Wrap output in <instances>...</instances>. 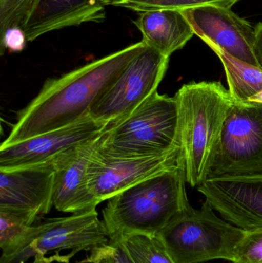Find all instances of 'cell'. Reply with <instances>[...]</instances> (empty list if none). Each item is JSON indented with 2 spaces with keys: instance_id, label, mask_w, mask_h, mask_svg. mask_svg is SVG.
Segmentation results:
<instances>
[{
  "instance_id": "cell-17",
  "label": "cell",
  "mask_w": 262,
  "mask_h": 263,
  "mask_svg": "<svg viewBox=\"0 0 262 263\" xmlns=\"http://www.w3.org/2000/svg\"><path fill=\"white\" fill-rule=\"evenodd\" d=\"M37 219L29 215L0 210V263H20V259L35 240Z\"/></svg>"
},
{
  "instance_id": "cell-16",
  "label": "cell",
  "mask_w": 262,
  "mask_h": 263,
  "mask_svg": "<svg viewBox=\"0 0 262 263\" xmlns=\"http://www.w3.org/2000/svg\"><path fill=\"white\" fill-rule=\"evenodd\" d=\"M135 24L143 34L146 45L169 58L172 53L183 49L195 34L179 9L141 12Z\"/></svg>"
},
{
  "instance_id": "cell-29",
  "label": "cell",
  "mask_w": 262,
  "mask_h": 263,
  "mask_svg": "<svg viewBox=\"0 0 262 263\" xmlns=\"http://www.w3.org/2000/svg\"></svg>"
},
{
  "instance_id": "cell-4",
  "label": "cell",
  "mask_w": 262,
  "mask_h": 263,
  "mask_svg": "<svg viewBox=\"0 0 262 263\" xmlns=\"http://www.w3.org/2000/svg\"><path fill=\"white\" fill-rule=\"evenodd\" d=\"M246 234L220 219L206 201L198 210L188 204L155 236L175 263L233 262Z\"/></svg>"
},
{
  "instance_id": "cell-2",
  "label": "cell",
  "mask_w": 262,
  "mask_h": 263,
  "mask_svg": "<svg viewBox=\"0 0 262 263\" xmlns=\"http://www.w3.org/2000/svg\"><path fill=\"white\" fill-rule=\"evenodd\" d=\"M178 138L186 181L197 187L209 179L221 133L234 100L221 82L184 84L175 95Z\"/></svg>"
},
{
  "instance_id": "cell-25",
  "label": "cell",
  "mask_w": 262,
  "mask_h": 263,
  "mask_svg": "<svg viewBox=\"0 0 262 263\" xmlns=\"http://www.w3.org/2000/svg\"><path fill=\"white\" fill-rule=\"evenodd\" d=\"M254 53L256 57L259 67L262 69V21L255 28V43Z\"/></svg>"
},
{
  "instance_id": "cell-19",
  "label": "cell",
  "mask_w": 262,
  "mask_h": 263,
  "mask_svg": "<svg viewBox=\"0 0 262 263\" xmlns=\"http://www.w3.org/2000/svg\"><path fill=\"white\" fill-rule=\"evenodd\" d=\"M121 241L134 263H175L157 236L133 235Z\"/></svg>"
},
{
  "instance_id": "cell-24",
  "label": "cell",
  "mask_w": 262,
  "mask_h": 263,
  "mask_svg": "<svg viewBox=\"0 0 262 263\" xmlns=\"http://www.w3.org/2000/svg\"><path fill=\"white\" fill-rule=\"evenodd\" d=\"M26 42L27 38L21 27L9 28L1 36L2 54L5 49L11 52H22L26 47Z\"/></svg>"
},
{
  "instance_id": "cell-27",
  "label": "cell",
  "mask_w": 262,
  "mask_h": 263,
  "mask_svg": "<svg viewBox=\"0 0 262 263\" xmlns=\"http://www.w3.org/2000/svg\"><path fill=\"white\" fill-rule=\"evenodd\" d=\"M100 1H101L102 3H104V4H105V3H106V0H100ZM105 5H106V4H105Z\"/></svg>"
},
{
  "instance_id": "cell-14",
  "label": "cell",
  "mask_w": 262,
  "mask_h": 263,
  "mask_svg": "<svg viewBox=\"0 0 262 263\" xmlns=\"http://www.w3.org/2000/svg\"><path fill=\"white\" fill-rule=\"evenodd\" d=\"M98 139L54 162L53 206L58 211L78 214L96 210L100 204L87 183L88 166Z\"/></svg>"
},
{
  "instance_id": "cell-9",
  "label": "cell",
  "mask_w": 262,
  "mask_h": 263,
  "mask_svg": "<svg viewBox=\"0 0 262 263\" xmlns=\"http://www.w3.org/2000/svg\"><path fill=\"white\" fill-rule=\"evenodd\" d=\"M109 127L91 116L66 127L0 147V171L52 164L66 155L99 139Z\"/></svg>"
},
{
  "instance_id": "cell-6",
  "label": "cell",
  "mask_w": 262,
  "mask_h": 263,
  "mask_svg": "<svg viewBox=\"0 0 262 263\" xmlns=\"http://www.w3.org/2000/svg\"><path fill=\"white\" fill-rule=\"evenodd\" d=\"M259 176H262V103L234 101L209 179Z\"/></svg>"
},
{
  "instance_id": "cell-23",
  "label": "cell",
  "mask_w": 262,
  "mask_h": 263,
  "mask_svg": "<svg viewBox=\"0 0 262 263\" xmlns=\"http://www.w3.org/2000/svg\"><path fill=\"white\" fill-rule=\"evenodd\" d=\"M232 263H262V228L246 231Z\"/></svg>"
},
{
  "instance_id": "cell-22",
  "label": "cell",
  "mask_w": 262,
  "mask_h": 263,
  "mask_svg": "<svg viewBox=\"0 0 262 263\" xmlns=\"http://www.w3.org/2000/svg\"><path fill=\"white\" fill-rule=\"evenodd\" d=\"M86 263H134L122 241L111 240L91 250Z\"/></svg>"
},
{
  "instance_id": "cell-20",
  "label": "cell",
  "mask_w": 262,
  "mask_h": 263,
  "mask_svg": "<svg viewBox=\"0 0 262 263\" xmlns=\"http://www.w3.org/2000/svg\"><path fill=\"white\" fill-rule=\"evenodd\" d=\"M239 0H107L105 4L127 8L141 13L160 9H183L205 6L232 8Z\"/></svg>"
},
{
  "instance_id": "cell-1",
  "label": "cell",
  "mask_w": 262,
  "mask_h": 263,
  "mask_svg": "<svg viewBox=\"0 0 262 263\" xmlns=\"http://www.w3.org/2000/svg\"><path fill=\"white\" fill-rule=\"evenodd\" d=\"M146 46L142 40L59 78L48 80L35 98L19 112L1 146L66 127L89 116L97 100Z\"/></svg>"
},
{
  "instance_id": "cell-26",
  "label": "cell",
  "mask_w": 262,
  "mask_h": 263,
  "mask_svg": "<svg viewBox=\"0 0 262 263\" xmlns=\"http://www.w3.org/2000/svg\"><path fill=\"white\" fill-rule=\"evenodd\" d=\"M248 102L262 103V91L261 92H259V93L257 94V95H255L253 96V97H251Z\"/></svg>"
},
{
  "instance_id": "cell-3",
  "label": "cell",
  "mask_w": 262,
  "mask_h": 263,
  "mask_svg": "<svg viewBox=\"0 0 262 263\" xmlns=\"http://www.w3.org/2000/svg\"><path fill=\"white\" fill-rule=\"evenodd\" d=\"M185 165L138 182L109 199L103 222L111 240L156 236L189 204Z\"/></svg>"
},
{
  "instance_id": "cell-5",
  "label": "cell",
  "mask_w": 262,
  "mask_h": 263,
  "mask_svg": "<svg viewBox=\"0 0 262 263\" xmlns=\"http://www.w3.org/2000/svg\"><path fill=\"white\" fill-rule=\"evenodd\" d=\"M180 147L175 97L155 92L124 120L108 128L98 148L114 157H146Z\"/></svg>"
},
{
  "instance_id": "cell-11",
  "label": "cell",
  "mask_w": 262,
  "mask_h": 263,
  "mask_svg": "<svg viewBox=\"0 0 262 263\" xmlns=\"http://www.w3.org/2000/svg\"><path fill=\"white\" fill-rule=\"evenodd\" d=\"M198 191L227 222L246 231L262 228V176L209 179Z\"/></svg>"
},
{
  "instance_id": "cell-15",
  "label": "cell",
  "mask_w": 262,
  "mask_h": 263,
  "mask_svg": "<svg viewBox=\"0 0 262 263\" xmlns=\"http://www.w3.org/2000/svg\"><path fill=\"white\" fill-rule=\"evenodd\" d=\"M105 6L100 0H37L22 29L32 42L52 31L103 22Z\"/></svg>"
},
{
  "instance_id": "cell-21",
  "label": "cell",
  "mask_w": 262,
  "mask_h": 263,
  "mask_svg": "<svg viewBox=\"0 0 262 263\" xmlns=\"http://www.w3.org/2000/svg\"><path fill=\"white\" fill-rule=\"evenodd\" d=\"M37 0H0V36L6 29L23 27Z\"/></svg>"
},
{
  "instance_id": "cell-8",
  "label": "cell",
  "mask_w": 262,
  "mask_h": 263,
  "mask_svg": "<svg viewBox=\"0 0 262 263\" xmlns=\"http://www.w3.org/2000/svg\"><path fill=\"white\" fill-rule=\"evenodd\" d=\"M181 165L185 164L180 147L163 154L129 158L105 154L97 145L88 166V186L101 203L138 182Z\"/></svg>"
},
{
  "instance_id": "cell-7",
  "label": "cell",
  "mask_w": 262,
  "mask_h": 263,
  "mask_svg": "<svg viewBox=\"0 0 262 263\" xmlns=\"http://www.w3.org/2000/svg\"><path fill=\"white\" fill-rule=\"evenodd\" d=\"M169 62V57L146 45L97 100L89 115L109 127L124 120L158 92Z\"/></svg>"
},
{
  "instance_id": "cell-18",
  "label": "cell",
  "mask_w": 262,
  "mask_h": 263,
  "mask_svg": "<svg viewBox=\"0 0 262 263\" xmlns=\"http://www.w3.org/2000/svg\"><path fill=\"white\" fill-rule=\"evenodd\" d=\"M205 43L215 52L223 63L229 91L234 101L246 103L262 91V69L241 61L209 40Z\"/></svg>"
},
{
  "instance_id": "cell-13",
  "label": "cell",
  "mask_w": 262,
  "mask_h": 263,
  "mask_svg": "<svg viewBox=\"0 0 262 263\" xmlns=\"http://www.w3.org/2000/svg\"><path fill=\"white\" fill-rule=\"evenodd\" d=\"M55 168L42 164L0 171V210L29 215L35 219L53 206Z\"/></svg>"
},
{
  "instance_id": "cell-10",
  "label": "cell",
  "mask_w": 262,
  "mask_h": 263,
  "mask_svg": "<svg viewBox=\"0 0 262 263\" xmlns=\"http://www.w3.org/2000/svg\"><path fill=\"white\" fill-rule=\"evenodd\" d=\"M109 240L96 210L67 217L45 219L37 225L35 240L25 252L20 263L35 256L34 263H46L45 255L51 252L92 250Z\"/></svg>"
},
{
  "instance_id": "cell-28",
  "label": "cell",
  "mask_w": 262,
  "mask_h": 263,
  "mask_svg": "<svg viewBox=\"0 0 262 263\" xmlns=\"http://www.w3.org/2000/svg\"><path fill=\"white\" fill-rule=\"evenodd\" d=\"M106 1H107V0H106Z\"/></svg>"
},
{
  "instance_id": "cell-12",
  "label": "cell",
  "mask_w": 262,
  "mask_h": 263,
  "mask_svg": "<svg viewBox=\"0 0 262 263\" xmlns=\"http://www.w3.org/2000/svg\"><path fill=\"white\" fill-rule=\"evenodd\" d=\"M195 35L235 58L259 67L254 53L255 28L231 8L205 6L182 10Z\"/></svg>"
}]
</instances>
